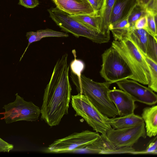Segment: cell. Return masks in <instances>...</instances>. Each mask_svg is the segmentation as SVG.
Listing matches in <instances>:
<instances>
[{
  "label": "cell",
  "mask_w": 157,
  "mask_h": 157,
  "mask_svg": "<svg viewBox=\"0 0 157 157\" xmlns=\"http://www.w3.org/2000/svg\"><path fill=\"white\" fill-rule=\"evenodd\" d=\"M150 70V80L148 87L153 91L157 92V62L150 58L142 52Z\"/></svg>",
  "instance_id": "21"
},
{
  "label": "cell",
  "mask_w": 157,
  "mask_h": 157,
  "mask_svg": "<svg viewBox=\"0 0 157 157\" xmlns=\"http://www.w3.org/2000/svg\"><path fill=\"white\" fill-rule=\"evenodd\" d=\"M13 148L12 144L8 143L0 137V152H8Z\"/></svg>",
  "instance_id": "31"
},
{
  "label": "cell",
  "mask_w": 157,
  "mask_h": 157,
  "mask_svg": "<svg viewBox=\"0 0 157 157\" xmlns=\"http://www.w3.org/2000/svg\"><path fill=\"white\" fill-rule=\"evenodd\" d=\"M122 148L115 147L107 139L106 136L101 134L95 141L74 153L98 154L123 153Z\"/></svg>",
  "instance_id": "13"
},
{
  "label": "cell",
  "mask_w": 157,
  "mask_h": 157,
  "mask_svg": "<svg viewBox=\"0 0 157 157\" xmlns=\"http://www.w3.org/2000/svg\"><path fill=\"white\" fill-rule=\"evenodd\" d=\"M116 0H103L98 15L101 18L99 32L110 36L109 25L111 13Z\"/></svg>",
  "instance_id": "17"
},
{
  "label": "cell",
  "mask_w": 157,
  "mask_h": 157,
  "mask_svg": "<svg viewBox=\"0 0 157 157\" xmlns=\"http://www.w3.org/2000/svg\"><path fill=\"white\" fill-rule=\"evenodd\" d=\"M149 33L143 29L130 28L128 37L134 43L141 52L146 55Z\"/></svg>",
  "instance_id": "19"
},
{
  "label": "cell",
  "mask_w": 157,
  "mask_h": 157,
  "mask_svg": "<svg viewBox=\"0 0 157 157\" xmlns=\"http://www.w3.org/2000/svg\"><path fill=\"white\" fill-rule=\"evenodd\" d=\"M157 40L149 34L146 55L155 62H157Z\"/></svg>",
  "instance_id": "23"
},
{
  "label": "cell",
  "mask_w": 157,
  "mask_h": 157,
  "mask_svg": "<svg viewBox=\"0 0 157 157\" xmlns=\"http://www.w3.org/2000/svg\"><path fill=\"white\" fill-rule=\"evenodd\" d=\"M137 4V0H116L111 13L109 25L128 17Z\"/></svg>",
  "instance_id": "14"
},
{
  "label": "cell",
  "mask_w": 157,
  "mask_h": 157,
  "mask_svg": "<svg viewBox=\"0 0 157 157\" xmlns=\"http://www.w3.org/2000/svg\"><path fill=\"white\" fill-rule=\"evenodd\" d=\"M85 67L84 63L79 60L75 59L71 63V72L78 76H79Z\"/></svg>",
  "instance_id": "26"
},
{
  "label": "cell",
  "mask_w": 157,
  "mask_h": 157,
  "mask_svg": "<svg viewBox=\"0 0 157 157\" xmlns=\"http://www.w3.org/2000/svg\"><path fill=\"white\" fill-rule=\"evenodd\" d=\"M71 77L78 93L86 97L101 113L109 118L118 115L117 110L108 95L111 84L106 81L96 82L83 75L78 76L71 72Z\"/></svg>",
  "instance_id": "2"
},
{
  "label": "cell",
  "mask_w": 157,
  "mask_h": 157,
  "mask_svg": "<svg viewBox=\"0 0 157 157\" xmlns=\"http://www.w3.org/2000/svg\"><path fill=\"white\" fill-rule=\"evenodd\" d=\"M101 57L102 64L100 73L106 82L112 84L131 79L133 74L130 69L113 46L105 50Z\"/></svg>",
  "instance_id": "6"
},
{
  "label": "cell",
  "mask_w": 157,
  "mask_h": 157,
  "mask_svg": "<svg viewBox=\"0 0 157 157\" xmlns=\"http://www.w3.org/2000/svg\"><path fill=\"white\" fill-rule=\"evenodd\" d=\"M111 46L118 52L133 74L131 79L144 85L150 80V70L143 55L128 37L120 40H113Z\"/></svg>",
  "instance_id": "3"
},
{
  "label": "cell",
  "mask_w": 157,
  "mask_h": 157,
  "mask_svg": "<svg viewBox=\"0 0 157 157\" xmlns=\"http://www.w3.org/2000/svg\"><path fill=\"white\" fill-rule=\"evenodd\" d=\"M50 17L63 31L77 37L82 36L98 44L109 41L110 36L104 34L79 22L57 7L48 10Z\"/></svg>",
  "instance_id": "4"
},
{
  "label": "cell",
  "mask_w": 157,
  "mask_h": 157,
  "mask_svg": "<svg viewBox=\"0 0 157 157\" xmlns=\"http://www.w3.org/2000/svg\"><path fill=\"white\" fill-rule=\"evenodd\" d=\"M146 14L145 8L137 3L132 10L128 17L130 28H133L136 21L145 16Z\"/></svg>",
  "instance_id": "22"
},
{
  "label": "cell",
  "mask_w": 157,
  "mask_h": 157,
  "mask_svg": "<svg viewBox=\"0 0 157 157\" xmlns=\"http://www.w3.org/2000/svg\"><path fill=\"white\" fill-rule=\"evenodd\" d=\"M141 117L145 123L146 135L149 137L155 136L157 133V106L144 108Z\"/></svg>",
  "instance_id": "15"
},
{
  "label": "cell",
  "mask_w": 157,
  "mask_h": 157,
  "mask_svg": "<svg viewBox=\"0 0 157 157\" xmlns=\"http://www.w3.org/2000/svg\"><path fill=\"white\" fill-rule=\"evenodd\" d=\"M71 16L79 22L99 32L101 21L99 15H79Z\"/></svg>",
  "instance_id": "20"
},
{
  "label": "cell",
  "mask_w": 157,
  "mask_h": 157,
  "mask_svg": "<svg viewBox=\"0 0 157 157\" xmlns=\"http://www.w3.org/2000/svg\"><path fill=\"white\" fill-rule=\"evenodd\" d=\"M18 4L26 8H33L37 6L39 2L38 0H19Z\"/></svg>",
  "instance_id": "30"
},
{
  "label": "cell",
  "mask_w": 157,
  "mask_h": 157,
  "mask_svg": "<svg viewBox=\"0 0 157 157\" xmlns=\"http://www.w3.org/2000/svg\"><path fill=\"white\" fill-rule=\"evenodd\" d=\"M146 16L147 19V25L145 30L157 40V15H155L150 12H146Z\"/></svg>",
  "instance_id": "24"
},
{
  "label": "cell",
  "mask_w": 157,
  "mask_h": 157,
  "mask_svg": "<svg viewBox=\"0 0 157 157\" xmlns=\"http://www.w3.org/2000/svg\"><path fill=\"white\" fill-rule=\"evenodd\" d=\"M16 98L13 102L4 105V117L6 124L21 121H34L37 120L41 114L40 108L32 101H27L19 96L15 94Z\"/></svg>",
  "instance_id": "7"
},
{
  "label": "cell",
  "mask_w": 157,
  "mask_h": 157,
  "mask_svg": "<svg viewBox=\"0 0 157 157\" xmlns=\"http://www.w3.org/2000/svg\"><path fill=\"white\" fill-rule=\"evenodd\" d=\"M149 1L150 0H137V2L138 4L145 8L146 5Z\"/></svg>",
  "instance_id": "33"
},
{
  "label": "cell",
  "mask_w": 157,
  "mask_h": 157,
  "mask_svg": "<svg viewBox=\"0 0 157 157\" xmlns=\"http://www.w3.org/2000/svg\"><path fill=\"white\" fill-rule=\"evenodd\" d=\"M106 135L108 140L117 148L132 147L140 138L145 139L147 136L144 123L121 129L112 128L107 131Z\"/></svg>",
  "instance_id": "9"
},
{
  "label": "cell",
  "mask_w": 157,
  "mask_h": 157,
  "mask_svg": "<svg viewBox=\"0 0 157 157\" xmlns=\"http://www.w3.org/2000/svg\"><path fill=\"white\" fill-rule=\"evenodd\" d=\"M108 95L115 105L119 117L134 113L136 108L135 101L126 92L121 89L114 88L109 90Z\"/></svg>",
  "instance_id": "11"
},
{
  "label": "cell",
  "mask_w": 157,
  "mask_h": 157,
  "mask_svg": "<svg viewBox=\"0 0 157 157\" xmlns=\"http://www.w3.org/2000/svg\"><path fill=\"white\" fill-rule=\"evenodd\" d=\"M59 9L71 16L96 14L87 0H52Z\"/></svg>",
  "instance_id": "12"
},
{
  "label": "cell",
  "mask_w": 157,
  "mask_h": 157,
  "mask_svg": "<svg viewBox=\"0 0 157 157\" xmlns=\"http://www.w3.org/2000/svg\"><path fill=\"white\" fill-rule=\"evenodd\" d=\"M71 98L76 115L82 117L96 132L106 136L107 131L112 128L108 122L109 118L101 113L85 96L78 93Z\"/></svg>",
  "instance_id": "5"
},
{
  "label": "cell",
  "mask_w": 157,
  "mask_h": 157,
  "mask_svg": "<svg viewBox=\"0 0 157 157\" xmlns=\"http://www.w3.org/2000/svg\"><path fill=\"white\" fill-rule=\"evenodd\" d=\"M147 25V19L146 16H143L138 19L135 22L133 28L145 29Z\"/></svg>",
  "instance_id": "29"
},
{
  "label": "cell",
  "mask_w": 157,
  "mask_h": 157,
  "mask_svg": "<svg viewBox=\"0 0 157 157\" xmlns=\"http://www.w3.org/2000/svg\"><path fill=\"white\" fill-rule=\"evenodd\" d=\"M146 12L151 13L155 15H157V0H150L146 5Z\"/></svg>",
  "instance_id": "28"
},
{
  "label": "cell",
  "mask_w": 157,
  "mask_h": 157,
  "mask_svg": "<svg viewBox=\"0 0 157 157\" xmlns=\"http://www.w3.org/2000/svg\"><path fill=\"white\" fill-rule=\"evenodd\" d=\"M129 17V16H128ZM128 17L109 25L110 31L113 29H128L130 25L128 21Z\"/></svg>",
  "instance_id": "27"
},
{
  "label": "cell",
  "mask_w": 157,
  "mask_h": 157,
  "mask_svg": "<svg viewBox=\"0 0 157 157\" xmlns=\"http://www.w3.org/2000/svg\"><path fill=\"white\" fill-rule=\"evenodd\" d=\"M103 0H87L95 13L98 15L99 11L101 7Z\"/></svg>",
  "instance_id": "32"
},
{
  "label": "cell",
  "mask_w": 157,
  "mask_h": 157,
  "mask_svg": "<svg viewBox=\"0 0 157 157\" xmlns=\"http://www.w3.org/2000/svg\"><path fill=\"white\" fill-rule=\"evenodd\" d=\"M119 88L129 94L134 100L149 105L157 102V96L148 87L144 86L138 82L128 79L117 82Z\"/></svg>",
  "instance_id": "10"
},
{
  "label": "cell",
  "mask_w": 157,
  "mask_h": 157,
  "mask_svg": "<svg viewBox=\"0 0 157 157\" xmlns=\"http://www.w3.org/2000/svg\"><path fill=\"white\" fill-rule=\"evenodd\" d=\"M68 36L67 33L48 29L39 30L36 32L30 31L27 33L26 36L28 41V44L20 58V61H21L29 45L33 42L40 41L42 38L45 37H67Z\"/></svg>",
  "instance_id": "18"
},
{
  "label": "cell",
  "mask_w": 157,
  "mask_h": 157,
  "mask_svg": "<svg viewBox=\"0 0 157 157\" xmlns=\"http://www.w3.org/2000/svg\"><path fill=\"white\" fill-rule=\"evenodd\" d=\"M108 122L115 129H121L139 125L144 123L141 117L133 113L117 117L109 118Z\"/></svg>",
  "instance_id": "16"
},
{
  "label": "cell",
  "mask_w": 157,
  "mask_h": 157,
  "mask_svg": "<svg viewBox=\"0 0 157 157\" xmlns=\"http://www.w3.org/2000/svg\"><path fill=\"white\" fill-rule=\"evenodd\" d=\"M100 136L96 132L88 130L75 132L64 138L56 140L46 150L49 153H74L96 140Z\"/></svg>",
  "instance_id": "8"
},
{
  "label": "cell",
  "mask_w": 157,
  "mask_h": 157,
  "mask_svg": "<svg viewBox=\"0 0 157 157\" xmlns=\"http://www.w3.org/2000/svg\"><path fill=\"white\" fill-rule=\"evenodd\" d=\"M157 137L156 136L148 143L145 150L139 151H136L133 153V154H157Z\"/></svg>",
  "instance_id": "25"
},
{
  "label": "cell",
  "mask_w": 157,
  "mask_h": 157,
  "mask_svg": "<svg viewBox=\"0 0 157 157\" xmlns=\"http://www.w3.org/2000/svg\"><path fill=\"white\" fill-rule=\"evenodd\" d=\"M68 56L65 53L58 60L44 89L41 117L51 127L58 125L63 116L68 114L72 88L69 78Z\"/></svg>",
  "instance_id": "1"
}]
</instances>
